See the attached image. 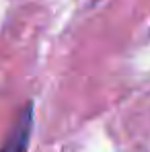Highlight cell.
<instances>
[{"instance_id": "obj_1", "label": "cell", "mask_w": 150, "mask_h": 152, "mask_svg": "<svg viewBox=\"0 0 150 152\" xmlns=\"http://www.w3.org/2000/svg\"><path fill=\"white\" fill-rule=\"evenodd\" d=\"M31 127H33V105L27 103L25 109L19 113L12 129L8 132L4 144L0 146V152H27L29 138H31Z\"/></svg>"}]
</instances>
